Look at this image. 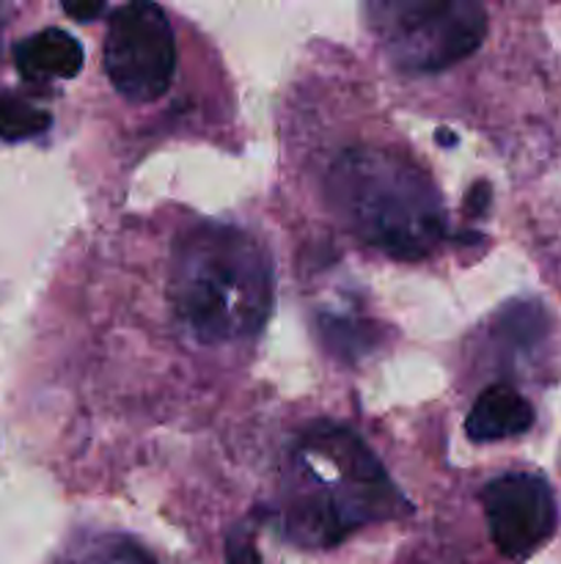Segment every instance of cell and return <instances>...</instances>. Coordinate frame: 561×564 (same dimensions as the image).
Segmentation results:
<instances>
[{"instance_id":"cell-1","label":"cell","mask_w":561,"mask_h":564,"mask_svg":"<svg viewBox=\"0 0 561 564\" xmlns=\"http://www.w3.org/2000/svg\"><path fill=\"white\" fill-rule=\"evenodd\" d=\"M284 532L292 543L330 549L366 523L388 521L407 510L372 449L352 430L311 424L289 460Z\"/></svg>"},{"instance_id":"cell-2","label":"cell","mask_w":561,"mask_h":564,"mask_svg":"<svg viewBox=\"0 0 561 564\" xmlns=\"http://www.w3.org/2000/svg\"><path fill=\"white\" fill-rule=\"evenodd\" d=\"M170 303L204 345L251 339L273 308V268L264 248L226 224H198L170 259Z\"/></svg>"},{"instance_id":"cell-3","label":"cell","mask_w":561,"mask_h":564,"mask_svg":"<svg viewBox=\"0 0 561 564\" xmlns=\"http://www.w3.org/2000/svg\"><path fill=\"white\" fill-rule=\"evenodd\" d=\"M324 196L352 235L394 259L427 257L446 235L438 187L416 163L385 149H346L324 176Z\"/></svg>"},{"instance_id":"cell-4","label":"cell","mask_w":561,"mask_h":564,"mask_svg":"<svg viewBox=\"0 0 561 564\" xmlns=\"http://www.w3.org/2000/svg\"><path fill=\"white\" fill-rule=\"evenodd\" d=\"M391 64L413 75L443 72L476 53L487 14L473 0H385L369 6Z\"/></svg>"},{"instance_id":"cell-5","label":"cell","mask_w":561,"mask_h":564,"mask_svg":"<svg viewBox=\"0 0 561 564\" xmlns=\"http://www.w3.org/2000/svg\"><path fill=\"white\" fill-rule=\"evenodd\" d=\"M105 72L124 99L154 102L168 91L176 44L165 11L154 3H127L113 11L105 33Z\"/></svg>"},{"instance_id":"cell-6","label":"cell","mask_w":561,"mask_h":564,"mask_svg":"<svg viewBox=\"0 0 561 564\" xmlns=\"http://www.w3.org/2000/svg\"><path fill=\"white\" fill-rule=\"evenodd\" d=\"M490 540L504 556H526L553 534L556 499L542 477L512 471L482 490Z\"/></svg>"},{"instance_id":"cell-7","label":"cell","mask_w":561,"mask_h":564,"mask_svg":"<svg viewBox=\"0 0 561 564\" xmlns=\"http://www.w3.org/2000/svg\"><path fill=\"white\" fill-rule=\"evenodd\" d=\"M531 424V402L512 386L495 383L476 397L465 419V433L468 438L487 444V441H506L522 435Z\"/></svg>"},{"instance_id":"cell-8","label":"cell","mask_w":561,"mask_h":564,"mask_svg":"<svg viewBox=\"0 0 561 564\" xmlns=\"http://www.w3.org/2000/svg\"><path fill=\"white\" fill-rule=\"evenodd\" d=\"M82 44L61 28H47L22 39L14 47V64L25 80H66L82 69Z\"/></svg>"},{"instance_id":"cell-9","label":"cell","mask_w":561,"mask_h":564,"mask_svg":"<svg viewBox=\"0 0 561 564\" xmlns=\"http://www.w3.org/2000/svg\"><path fill=\"white\" fill-rule=\"evenodd\" d=\"M53 124L47 110L14 97V94H0V138L3 141H28V138L42 135Z\"/></svg>"},{"instance_id":"cell-10","label":"cell","mask_w":561,"mask_h":564,"mask_svg":"<svg viewBox=\"0 0 561 564\" xmlns=\"http://www.w3.org/2000/svg\"><path fill=\"white\" fill-rule=\"evenodd\" d=\"M72 564H154V560L132 540L108 534V538H99L86 545Z\"/></svg>"},{"instance_id":"cell-11","label":"cell","mask_w":561,"mask_h":564,"mask_svg":"<svg viewBox=\"0 0 561 564\" xmlns=\"http://www.w3.org/2000/svg\"><path fill=\"white\" fill-rule=\"evenodd\" d=\"M226 564H262V560H258L251 540L245 534L234 532L229 538V545H226Z\"/></svg>"},{"instance_id":"cell-12","label":"cell","mask_w":561,"mask_h":564,"mask_svg":"<svg viewBox=\"0 0 561 564\" xmlns=\"http://www.w3.org/2000/svg\"><path fill=\"white\" fill-rule=\"evenodd\" d=\"M64 11L72 17V20H82V22H91L97 20L99 14H105V6L102 3H64Z\"/></svg>"}]
</instances>
